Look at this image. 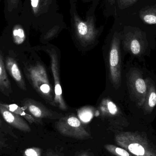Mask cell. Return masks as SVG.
Wrapping results in <instances>:
<instances>
[{"label": "cell", "mask_w": 156, "mask_h": 156, "mask_svg": "<svg viewBox=\"0 0 156 156\" xmlns=\"http://www.w3.org/2000/svg\"><path fill=\"white\" fill-rule=\"evenodd\" d=\"M138 0H115L114 16L121 11L133 6Z\"/></svg>", "instance_id": "d6986e66"}, {"label": "cell", "mask_w": 156, "mask_h": 156, "mask_svg": "<svg viewBox=\"0 0 156 156\" xmlns=\"http://www.w3.org/2000/svg\"><path fill=\"white\" fill-rule=\"evenodd\" d=\"M23 107L36 118L53 117V111L47 108L42 104L33 99H25L22 102Z\"/></svg>", "instance_id": "30bf717a"}, {"label": "cell", "mask_w": 156, "mask_h": 156, "mask_svg": "<svg viewBox=\"0 0 156 156\" xmlns=\"http://www.w3.org/2000/svg\"><path fill=\"white\" fill-rule=\"evenodd\" d=\"M122 34L123 45L125 50L134 56L140 57L145 52L148 44L145 35L139 29L125 27Z\"/></svg>", "instance_id": "5b68a950"}, {"label": "cell", "mask_w": 156, "mask_h": 156, "mask_svg": "<svg viewBox=\"0 0 156 156\" xmlns=\"http://www.w3.org/2000/svg\"><path fill=\"white\" fill-rule=\"evenodd\" d=\"M99 3H92L83 20L79 16L76 9V0H70L69 13L70 22L74 35L81 44L88 45L96 41L104 29L103 26L99 27L95 24V10Z\"/></svg>", "instance_id": "7a4b0ae2"}, {"label": "cell", "mask_w": 156, "mask_h": 156, "mask_svg": "<svg viewBox=\"0 0 156 156\" xmlns=\"http://www.w3.org/2000/svg\"><path fill=\"white\" fill-rule=\"evenodd\" d=\"M0 130L19 141H21L22 139V137H21L20 135L15 133L13 129L10 127L6 123L3 122L2 120L1 119V117H0Z\"/></svg>", "instance_id": "7402d4cb"}, {"label": "cell", "mask_w": 156, "mask_h": 156, "mask_svg": "<svg viewBox=\"0 0 156 156\" xmlns=\"http://www.w3.org/2000/svg\"><path fill=\"white\" fill-rule=\"evenodd\" d=\"M20 142L0 130V156H8L13 154Z\"/></svg>", "instance_id": "7c38bea8"}, {"label": "cell", "mask_w": 156, "mask_h": 156, "mask_svg": "<svg viewBox=\"0 0 156 156\" xmlns=\"http://www.w3.org/2000/svg\"><path fill=\"white\" fill-rule=\"evenodd\" d=\"M24 70L34 89L45 100L54 105L55 92L45 68L40 63L25 66Z\"/></svg>", "instance_id": "3957f363"}, {"label": "cell", "mask_w": 156, "mask_h": 156, "mask_svg": "<svg viewBox=\"0 0 156 156\" xmlns=\"http://www.w3.org/2000/svg\"><path fill=\"white\" fill-rule=\"evenodd\" d=\"M115 0H103V14L108 18L115 14Z\"/></svg>", "instance_id": "ffe728a7"}, {"label": "cell", "mask_w": 156, "mask_h": 156, "mask_svg": "<svg viewBox=\"0 0 156 156\" xmlns=\"http://www.w3.org/2000/svg\"><path fill=\"white\" fill-rule=\"evenodd\" d=\"M48 52L50 56L51 69L54 80V106H57L62 110H66L67 106L63 99L60 84L59 63L57 54L54 49L48 50Z\"/></svg>", "instance_id": "52a82bcc"}, {"label": "cell", "mask_w": 156, "mask_h": 156, "mask_svg": "<svg viewBox=\"0 0 156 156\" xmlns=\"http://www.w3.org/2000/svg\"><path fill=\"white\" fill-rule=\"evenodd\" d=\"M0 115L5 122L12 129L24 133L31 132V127L23 117L4 107L0 103Z\"/></svg>", "instance_id": "9c48e42d"}, {"label": "cell", "mask_w": 156, "mask_h": 156, "mask_svg": "<svg viewBox=\"0 0 156 156\" xmlns=\"http://www.w3.org/2000/svg\"><path fill=\"white\" fill-rule=\"evenodd\" d=\"M23 5V0H4V14L5 20L8 22L19 16Z\"/></svg>", "instance_id": "5bb4252c"}, {"label": "cell", "mask_w": 156, "mask_h": 156, "mask_svg": "<svg viewBox=\"0 0 156 156\" xmlns=\"http://www.w3.org/2000/svg\"><path fill=\"white\" fill-rule=\"evenodd\" d=\"M5 67L17 86L23 90H27L26 84L17 62L12 58L8 57L5 60Z\"/></svg>", "instance_id": "4fadbf2b"}, {"label": "cell", "mask_w": 156, "mask_h": 156, "mask_svg": "<svg viewBox=\"0 0 156 156\" xmlns=\"http://www.w3.org/2000/svg\"><path fill=\"white\" fill-rule=\"evenodd\" d=\"M79 116L83 122H88L92 118L93 114L89 108H84L79 112Z\"/></svg>", "instance_id": "603a6c76"}, {"label": "cell", "mask_w": 156, "mask_h": 156, "mask_svg": "<svg viewBox=\"0 0 156 156\" xmlns=\"http://www.w3.org/2000/svg\"><path fill=\"white\" fill-rule=\"evenodd\" d=\"M101 108L105 112L107 113L112 115H116L120 112L119 108L116 105L110 100L105 101L104 104H103Z\"/></svg>", "instance_id": "44dd1931"}, {"label": "cell", "mask_w": 156, "mask_h": 156, "mask_svg": "<svg viewBox=\"0 0 156 156\" xmlns=\"http://www.w3.org/2000/svg\"><path fill=\"white\" fill-rule=\"evenodd\" d=\"M4 63L3 57L0 53V91L7 96L12 92L11 83L7 76Z\"/></svg>", "instance_id": "9a60e30c"}, {"label": "cell", "mask_w": 156, "mask_h": 156, "mask_svg": "<svg viewBox=\"0 0 156 156\" xmlns=\"http://www.w3.org/2000/svg\"><path fill=\"white\" fill-rule=\"evenodd\" d=\"M66 24L63 20L50 27L47 29L46 32L44 35V39H49L54 37L61 29L64 28Z\"/></svg>", "instance_id": "ac0fdd59"}, {"label": "cell", "mask_w": 156, "mask_h": 156, "mask_svg": "<svg viewBox=\"0 0 156 156\" xmlns=\"http://www.w3.org/2000/svg\"><path fill=\"white\" fill-rule=\"evenodd\" d=\"M147 90L144 102L142 106L145 114H150L156 106V87L154 82L150 78L145 79Z\"/></svg>", "instance_id": "8fae6325"}, {"label": "cell", "mask_w": 156, "mask_h": 156, "mask_svg": "<svg viewBox=\"0 0 156 156\" xmlns=\"http://www.w3.org/2000/svg\"><path fill=\"white\" fill-rule=\"evenodd\" d=\"M127 83L131 99L137 106L142 107L145 99L147 86L141 70L136 68L130 69L127 74Z\"/></svg>", "instance_id": "8992f818"}, {"label": "cell", "mask_w": 156, "mask_h": 156, "mask_svg": "<svg viewBox=\"0 0 156 156\" xmlns=\"http://www.w3.org/2000/svg\"><path fill=\"white\" fill-rule=\"evenodd\" d=\"M57 0H24L20 15L30 25L48 29L64 20Z\"/></svg>", "instance_id": "6da1fadb"}, {"label": "cell", "mask_w": 156, "mask_h": 156, "mask_svg": "<svg viewBox=\"0 0 156 156\" xmlns=\"http://www.w3.org/2000/svg\"><path fill=\"white\" fill-rule=\"evenodd\" d=\"M121 38V32L116 31L114 33L109 54L110 79L116 89H118L122 83V60L120 48Z\"/></svg>", "instance_id": "277c9868"}, {"label": "cell", "mask_w": 156, "mask_h": 156, "mask_svg": "<svg viewBox=\"0 0 156 156\" xmlns=\"http://www.w3.org/2000/svg\"><path fill=\"white\" fill-rule=\"evenodd\" d=\"M57 128L64 135L76 138H84L89 136L82 125L80 121L75 116L64 117L57 122Z\"/></svg>", "instance_id": "ba28073f"}, {"label": "cell", "mask_w": 156, "mask_h": 156, "mask_svg": "<svg viewBox=\"0 0 156 156\" xmlns=\"http://www.w3.org/2000/svg\"><path fill=\"white\" fill-rule=\"evenodd\" d=\"M1 104L4 107L8 109L10 112L20 115L21 117L26 119V120L29 122L30 123H33L34 122H36L37 121L34 119V117L26 112L25 110L23 107H21L16 104H6L0 102Z\"/></svg>", "instance_id": "e0dca14e"}, {"label": "cell", "mask_w": 156, "mask_h": 156, "mask_svg": "<svg viewBox=\"0 0 156 156\" xmlns=\"http://www.w3.org/2000/svg\"><path fill=\"white\" fill-rule=\"evenodd\" d=\"M82 1L83 2L88 3V2H100V0H80Z\"/></svg>", "instance_id": "d4e9b609"}, {"label": "cell", "mask_w": 156, "mask_h": 156, "mask_svg": "<svg viewBox=\"0 0 156 156\" xmlns=\"http://www.w3.org/2000/svg\"><path fill=\"white\" fill-rule=\"evenodd\" d=\"M139 16L144 23L156 25V5L143 8L140 11Z\"/></svg>", "instance_id": "2e32d148"}, {"label": "cell", "mask_w": 156, "mask_h": 156, "mask_svg": "<svg viewBox=\"0 0 156 156\" xmlns=\"http://www.w3.org/2000/svg\"><path fill=\"white\" fill-rule=\"evenodd\" d=\"M128 150L137 156H142L144 154L145 150L142 146L138 144H132L128 146Z\"/></svg>", "instance_id": "cb8c5ba5"}, {"label": "cell", "mask_w": 156, "mask_h": 156, "mask_svg": "<svg viewBox=\"0 0 156 156\" xmlns=\"http://www.w3.org/2000/svg\"><path fill=\"white\" fill-rule=\"evenodd\" d=\"M1 0H0V2H1Z\"/></svg>", "instance_id": "484cf974"}]
</instances>
